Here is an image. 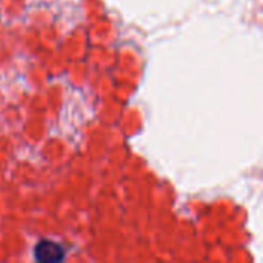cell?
<instances>
[{
	"label": "cell",
	"mask_w": 263,
	"mask_h": 263,
	"mask_svg": "<svg viewBox=\"0 0 263 263\" xmlns=\"http://www.w3.org/2000/svg\"><path fill=\"white\" fill-rule=\"evenodd\" d=\"M66 256L63 245L55 240L42 239L34 247V259L40 263H59Z\"/></svg>",
	"instance_id": "1"
}]
</instances>
